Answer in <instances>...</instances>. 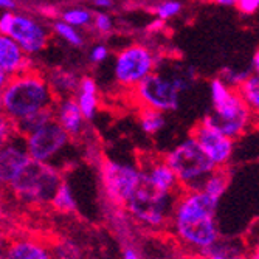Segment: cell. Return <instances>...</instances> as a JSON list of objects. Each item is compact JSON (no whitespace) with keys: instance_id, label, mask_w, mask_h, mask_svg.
Returning a JSON list of instances; mask_svg holds the SVG:
<instances>
[{"instance_id":"1","label":"cell","mask_w":259,"mask_h":259,"mask_svg":"<svg viewBox=\"0 0 259 259\" xmlns=\"http://www.w3.org/2000/svg\"><path fill=\"white\" fill-rule=\"evenodd\" d=\"M219 200L200 190H183L177 199L171 230L176 239L197 256L214 244L221 233L216 221Z\"/></svg>"},{"instance_id":"2","label":"cell","mask_w":259,"mask_h":259,"mask_svg":"<svg viewBox=\"0 0 259 259\" xmlns=\"http://www.w3.org/2000/svg\"><path fill=\"white\" fill-rule=\"evenodd\" d=\"M56 100L49 79L34 70L13 76L2 87V95H0L2 112L11 121L33 112L53 107Z\"/></svg>"},{"instance_id":"3","label":"cell","mask_w":259,"mask_h":259,"mask_svg":"<svg viewBox=\"0 0 259 259\" xmlns=\"http://www.w3.org/2000/svg\"><path fill=\"white\" fill-rule=\"evenodd\" d=\"M196 79L193 68L176 67L174 70H155L135 89V98L143 107L161 112H174L180 106V95L190 90Z\"/></svg>"},{"instance_id":"4","label":"cell","mask_w":259,"mask_h":259,"mask_svg":"<svg viewBox=\"0 0 259 259\" xmlns=\"http://www.w3.org/2000/svg\"><path fill=\"white\" fill-rule=\"evenodd\" d=\"M180 193H169L157 188L143 172L138 186L126 203L127 213L141 227L161 230L171 225L172 213Z\"/></svg>"},{"instance_id":"5","label":"cell","mask_w":259,"mask_h":259,"mask_svg":"<svg viewBox=\"0 0 259 259\" xmlns=\"http://www.w3.org/2000/svg\"><path fill=\"white\" fill-rule=\"evenodd\" d=\"M62 182L64 179L59 166L53 163L31 160L7 188L22 203L47 205L52 202Z\"/></svg>"},{"instance_id":"6","label":"cell","mask_w":259,"mask_h":259,"mask_svg":"<svg viewBox=\"0 0 259 259\" xmlns=\"http://www.w3.org/2000/svg\"><path fill=\"white\" fill-rule=\"evenodd\" d=\"M163 158L176 172L183 190H200L205 180L218 169L193 135L169 149Z\"/></svg>"},{"instance_id":"7","label":"cell","mask_w":259,"mask_h":259,"mask_svg":"<svg viewBox=\"0 0 259 259\" xmlns=\"http://www.w3.org/2000/svg\"><path fill=\"white\" fill-rule=\"evenodd\" d=\"M205 120L230 138L238 140L256 124V112L248 106L239 90L234 89L227 100L213 104V112L206 115Z\"/></svg>"},{"instance_id":"8","label":"cell","mask_w":259,"mask_h":259,"mask_svg":"<svg viewBox=\"0 0 259 259\" xmlns=\"http://www.w3.org/2000/svg\"><path fill=\"white\" fill-rule=\"evenodd\" d=\"M0 33L14 39L28 56L44 52L50 40L49 28L27 13L4 11L0 16Z\"/></svg>"},{"instance_id":"9","label":"cell","mask_w":259,"mask_h":259,"mask_svg":"<svg viewBox=\"0 0 259 259\" xmlns=\"http://www.w3.org/2000/svg\"><path fill=\"white\" fill-rule=\"evenodd\" d=\"M143 169L134 163L106 158L100 164L101 185L109 202L115 206L124 208L129 197L138 186Z\"/></svg>"},{"instance_id":"10","label":"cell","mask_w":259,"mask_h":259,"mask_svg":"<svg viewBox=\"0 0 259 259\" xmlns=\"http://www.w3.org/2000/svg\"><path fill=\"white\" fill-rule=\"evenodd\" d=\"M158 65V58L146 45L132 44L116 55L113 64V78L121 87L135 89L148 78Z\"/></svg>"},{"instance_id":"11","label":"cell","mask_w":259,"mask_h":259,"mask_svg":"<svg viewBox=\"0 0 259 259\" xmlns=\"http://www.w3.org/2000/svg\"><path fill=\"white\" fill-rule=\"evenodd\" d=\"M25 143L33 160L56 164V160L72 145V137L55 120L27 135Z\"/></svg>"},{"instance_id":"12","label":"cell","mask_w":259,"mask_h":259,"mask_svg":"<svg viewBox=\"0 0 259 259\" xmlns=\"http://www.w3.org/2000/svg\"><path fill=\"white\" fill-rule=\"evenodd\" d=\"M191 135L199 141V145L208 154V157L214 161L218 168H227V164L231 161L234 154V140L221 132L205 118L197 123Z\"/></svg>"},{"instance_id":"13","label":"cell","mask_w":259,"mask_h":259,"mask_svg":"<svg viewBox=\"0 0 259 259\" xmlns=\"http://www.w3.org/2000/svg\"><path fill=\"white\" fill-rule=\"evenodd\" d=\"M31 155L27 149L25 137L13 135L5 143H2L0 151V180L8 186L31 161Z\"/></svg>"},{"instance_id":"14","label":"cell","mask_w":259,"mask_h":259,"mask_svg":"<svg viewBox=\"0 0 259 259\" xmlns=\"http://www.w3.org/2000/svg\"><path fill=\"white\" fill-rule=\"evenodd\" d=\"M31 56L23 52L22 47L7 34L0 36V73L13 78L31 68Z\"/></svg>"},{"instance_id":"15","label":"cell","mask_w":259,"mask_h":259,"mask_svg":"<svg viewBox=\"0 0 259 259\" xmlns=\"http://www.w3.org/2000/svg\"><path fill=\"white\" fill-rule=\"evenodd\" d=\"M55 120L68 132L72 138L81 137L85 131L87 118L84 116L75 97H64L56 100Z\"/></svg>"},{"instance_id":"16","label":"cell","mask_w":259,"mask_h":259,"mask_svg":"<svg viewBox=\"0 0 259 259\" xmlns=\"http://www.w3.org/2000/svg\"><path fill=\"white\" fill-rule=\"evenodd\" d=\"M143 169V172L146 174V177L163 191H169V193H182L183 188L176 176V172L172 171V168L169 164L163 160H154L149 164H146Z\"/></svg>"},{"instance_id":"17","label":"cell","mask_w":259,"mask_h":259,"mask_svg":"<svg viewBox=\"0 0 259 259\" xmlns=\"http://www.w3.org/2000/svg\"><path fill=\"white\" fill-rule=\"evenodd\" d=\"M75 98H76L84 116L87 118V121L95 118V115L98 112V104H100L97 81L92 76H82L79 81L78 90L75 93Z\"/></svg>"},{"instance_id":"18","label":"cell","mask_w":259,"mask_h":259,"mask_svg":"<svg viewBox=\"0 0 259 259\" xmlns=\"http://www.w3.org/2000/svg\"><path fill=\"white\" fill-rule=\"evenodd\" d=\"M52 121H55V106L33 112L27 116H22V118L13 121V126H14V132L17 135L27 137Z\"/></svg>"},{"instance_id":"19","label":"cell","mask_w":259,"mask_h":259,"mask_svg":"<svg viewBox=\"0 0 259 259\" xmlns=\"http://www.w3.org/2000/svg\"><path fill=\"white\" fill-rule=\"evenodd\" d=\"M200 256L209 259H236L245 256V245L239 239H227L219 236V239L203 250Z\"/></svg>"},{"instance_id":"20","label":"cell","mask_w":259,"mask_h":259,"mask_svg":"<svg viewBox=\"0 0 259 259\" xmlns=\"http://www.w3.org/2000/svg\"><path fill=\"white\" fill-rule=\"evenodd\" d=\"M4 256L10 259H49L52 257V253L37 241L20 239L13 242Z\"/></svg>"},{"instance_id":"21","label":"cell","mask_w":259,"mask_h":259,"mask_svg":"<svg viewBox=\"0 0 259 259\" xmlns=\"http://www.w3.org/2000/svg\"><path fill=\"white\" fill-rule=\"evenodd\" d=\"M47 79H49L56 98L75 97L81 81V78H78L73 72H68V70H62V68L53 70Z\"/></svg>"},{"instance_id":"22","label":"cell","mask_w":259,"mask_h":259,"mask_svg":"<svg viewBox=\"0 0 259 259\" xmlns=\"http://www.w3.org/2000/svg\"><path fill=\"white\" fill-rule=\"evenodd\" d=\"M140 121V127L145 134L148 135H157L160 131L164 129L166 126V116H164V112L152 109V107H143L140 112L138 116Z\"/></svg>"},{"instance_id":"23","label":"cell","mask_w":259,"mask_h":259,"mask_svg":"<svg viewBox=\"0 0 259 259\" xmlns=\"http://www.w3.org/2000/svg\"><path fill=\"white\" fill-rule=\"evenodd\" d=\"M52 31L56 37H59L70 47H75V49H81V47L85 44V39H84L82 33L79 31V28L70 25V23H67L62 19H56L53 22Z\"/></svg>"},{"instance_id":"24","label":"cell","mask_w":259,"mask_h":259,"mask_svg":"<svg viewBox=\"0 0 259 259\" xmlns=\"http://www.w3.org/2000/svg\"><path fill=\"white\" fill-rule=\"evenodd\" d=\"M50 205L59 211V213H64V214H68V213H73L78 208V202H76V197H75V193L72 190V186H70L67 182H62L59 185V188L56 190Z\"/></svg>"},{"instance_id":"25","label":"cell","mask_w":259,"mask_h":259,"mask_svg":"<svg viewBox=\"0 0 259 259\" xmlns=\"http://www.w3.org/2000/svg\"><path fill=\"white\" fill-rule=\"evenodd\" d=\"M228 183H230V177H228V172L225 171V168H218L205 180V183L202 185V190L213 199L221 202V199L224 197V194L228 190Z\"/></svg>"},{"instance_id":"26","label":"cell","mask_w":259,"mask_h":259,"mask_svg":"<svg viewBox=\"0 0 259 259\" xmlns=\"http://www.w3.org/2000/svg\"><path fill=\"white\" fill-rule=\"evenodd\" d=\"M62 20H65L70 25H73L76 28H89L93 25V17H95V13H92L89 8L84 7H70L64 11H61L59 16Z\"/></svg>"},{"instance_id":"27","label":"cell","mask_w":259,"mask_h":259,"mask_svg":"<svg viewBox=\"0 0 259 259\" xmlns=\"http://www.w3.org/2000/svg\"><path fill=\"white\" fill-rule=\"evenodd\" d=\"M239 93L244 97V100L248 103V106L257 112L259 110V75L257 73H251L239 87H238Z\"/></svg>"},{"instance_id":"28","label":"cell","mask_w":259,"mask_h":259,"mask_svg":"<svg viewBox=\"0 0 259 259\" xmlns=\"http://www.w3.org/2000/svg\"><path fill=\"white\" fill-rule=\"evenodd\" d=\"M183 10V4L180 0H161L154 7V16L155 19H160L163 22H168L174 17H177Z\"/></svg>"},{"instance_id":"29","label":"cell","mask_w":259,"mask_h":259,"mask_svg":"<svg viewBox=\"0 0 259 259\" xmlns=\"http://www.w3.org/2000/svg\"><path fill=\"white\" fill-rule=\"evenodd\" d=\"M92 28L100 36H109L113 31V19L109 11H97Z\"/></svg>"},{"instance_id":"30","label":"cell","mask_w":259,"mask_h":259,"mask_svg":"<svg viewBox=\"0 0 259 259\" xmlns=\"http://www.w3.org/2000/svg\"><path fill=\"white\" fill-rule=\"evenodd\" d=\"M107 58H109V49L104 44H95L89 52V59L92 64H95V65L106 62Z\"/></svg>"},{"instance_id":"31","label":"cell","mask_w":259,"mask_h":259,"mask_svg":"<svg viewBox=\"0 0 259 259\" xmlns=\"http://www.w3.org/2000/svg\"><path fill=\"white\" fill-rule=\"evenodd\" d=\"M236 8L244 16H253L259 11V0H239Z\"/></svg>"},{"instance_id":"32","label":"cell","mask_w":259,"mask_h":259,"mask_svg":"<svg viewBox=\"0 0 259 259\" xmlns=\"http://www.w3.org/2000/svg\"><path fill=\"white\" fill-rule=\"evenodd\" d=\"M90 4L93 8H97L98 11H109L113 8L115 0H90Z\"/></svg>"},{"instance_id":"33","label":"cell","mask_w":259,"mask_h":259,"mask_svg":"<svg viewBox=\"0 0 259 259\" xmlns=\"http://www.w3.org/2000/svg\"><path fill=\"white\" fill-rule=\"evenodd\" d=\"M121 257H124V259H138V257H141V254L138 253L137 248L127 245V247H124L121 250Z\"/></svg>"},{"instance_id":"34","label":"cell","mask_w":259,"mask_h":259,"mask_svg":"<svg viewBox=\"0 0 259 259\" xmlns=\"http://www.w3.org/2000/svg\"><path fill=\"white\" fill-rule=\"evenodd\" d=\"M0 8L2 11H16L17 0H0Z\"/></svg>"},{"instance_id":"35","label":"cell","mask_w":259,"mask_h":259,"mask_svg":"<svg viewBox=\"0 0 259 259\" xmlns=\"http://www.w3.org/2000/svg\"><path fill=\"white\" fill-rule=\"evenodd\" d=\"M239 0H211V4H214L218 7H225V8H233L238 5Z\"/></svg>"},{"instance_id":"36","label":"cell","mask_w":259,"mask_h":259,"mask_svg":"<svg viewBox=\"0 0 259 259\" xmlns=\"http://www.w3.org/2000/svg\"><path fill=\"white\" fill-rule=\"evenodd\" d=\"M251 72L259 75V49L254 52V55L251 58Z\"/></svg>"},{"instance_id":"37","label":"cell","mask_w":259,"mask_h":259,"mask_svg":"<svg viewBox=\"0 0 259 259\" xmlns=\"http://www.w3.org/2000/svg\"><path fill=\"white\" fill-rule=\"evenodd\" d=\"M251 256H253V257H259V247H257V248L254 250V253H253Z\"/></svg>"},{"instance_id":"38","label":"cell","mask_w":259,"mask_h":259,"mask_svg":"<svg viewBox=\"0 0 259 259\" xmlns=\"http://www.w3.org/2000/svg\"><path fill=\"white\" fill-rule=\"evenodd\" d=\"M256 124L259 126V110L256 112Z\"/></svg>"}]
</instances>
